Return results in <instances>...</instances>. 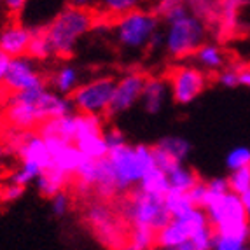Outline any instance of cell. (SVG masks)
Returning <instances> with one entry per match:
<instances>
[{
    "label": "cell",
    "instance_id": "obj_11",
    "mask_svg": "<svg viewBox=\"0 0 250 250\" xmlns=\"http://www.w3.org/2000/svg\"><path fill=\"white\" fill-rule=\"evenodd\" d=\"M42 86H47V83L42 72L39 70L37 63L28 56H18V58H11L7 75L0 89L5 95H16V93L32 91Z\"/></svg>",
    "mask_w": 250,
    "mask_h": 250
},
{
    "label": "cell",
    "instance_id": "obj_35",
    "mask_svg": "<svg viewBox=\"0 0 250 250\" xmlns=\"http://www.w3.org/2000/svg\"><path fill=\"white\" fill-rule=\"evenodd\" d=\"M238 75H240V67H231L228 65L217 74V83L224 86V88H238Z\"/></svg>",
    "mask_w": 250,
    "mask_h": 250
},
{
    "label": "cell",
    "instance_id": "obj_29",
    "mask_svg": "<svg viewBox=\"0 0 250 250\" xmlns=\"http://www.w3.org/2000/svg\"><path fill=\"white\" fill-rule=\"evenodd\" d=\"M228 184H229V191L242 196L243 192L250 189V167L238 168L233 170L228 177Z\"/></svg>",
    "mask_w": 250,
    "mask_h": 250
},
{
    "label": "cell",
    "instance_id": "obj_28",
    "mask_svg": "<svg viewBox=\"0 0 250 250\" xmlns=\"http://www.w3.org/2000/svg\"><path fill=\"white\" fill-rule=\"evenodd\" d=\"M184 2H186V5H188L192 14L201 18L208 26L213 25L219 0H184Z\"/></svg>",
    "mask_w": 250,
    "mask_h": 250
},
{
    "label": "cell",
    "instance_id": "obj_12",
    "mask_svg": "<svg viewBox=\"0 0 250 250\" xmlns=\"http://www.w3.org/2000/svg\"><path fill=\"white\" fill-rule=\"evenodd\" d=\"M147 74L142 70H126L119 77H116V86H114L112 104L108 108V117H117L126 114L128 110L140 104L146 84Z\"/></svg>",
    "mask_w": 250,
    "mask_h": 250
},
{
    "label": "cell",
    "instance_id": "obj_37",
    "mask_svg": "<svg viewBox=\"0 0 250 250\" xmlns=\"http://www.w3.org/2000/svg\"><path fill=\"white\" fill-rule=\"evenodd\" d=\"M25 194V188L23 186H18V184L9 182L2 191H0V200L5 201V203H14L21 196Z\"/></svg>",
    "mask_w": 250,
    "mask_h": 250
},
{
    "label": "cell",
    "instance_id": "obj_27",
    "mask_svg": "<svg viewBox=\"0 0 250 250\" xmlns=\"http://www.w3.org/2000/svg\"><path fill=\"white\" fill-rule=\"evenodd\" d=\"M165 207H167L171 219H179V217L188 215L192 208H198V207L192 205L188 192H175V191H170L165 196Z\"/></svg>",
    "mask_w": 250,
    "mask_h": 250
},
{
    "label": "cell",
    "instance_id": "obj_40",
    "mask_svg": "<svg viewBox=\"0 0 250 250\" xmlns=\"http://www.w3.org/2000/svg\"><path fill=\"white\" fill-rule=\"evenodd\" d=\"M70 7L84 9V11H96L98 0H67Z\"/></svg>",
    "mask_w": 250,
    "mask_h": 250
},
{
    "label": "cell",
    "instance_id": "obj_21",
    "mask_svg": "<svg viewBox=\"0 0 250 250\" xmlns=\"http://www.w3.org/2000/svg\"><path fill=\"white\" fill-rule=\"evenodd\" d=\"M68 184H70V179L67 175H63V173L53 170V168H46L44 173L35 180V188L42 196L51 200L54 194L65 191Z\"/></svg>",
    "mask_w": 250,
    "mask_h": 250
},
{
    "label": "cell",
    "instance_id": "obj_22",
    "mask_svg": "<svg viewBox=\"0 0 250 250\" xmlns=\"http://www.w3.org/2000/svg\"><path fill=\"white\" fill-rule=\"evenodd\" d=\"M168 177V184H170V191H175V192H189L196 182L198 179L196 171L189 168L186 163H180L177 165L175 168H171L170 171L167 173Z\"/></svg>",
    "mask_w": 250,
    "mask_h": 250
},
{
    "label": "cell",
    "instance_id": "obj_26",
    "mask_svg": "<svg viewBox=\"0 0 250 250\" xmlns=\"http://www.w3.org/2000/svg\"><path fill=\"white\" fill-rule=\"evenodd\" d=\"M156 247V231L149 228H131L123 250H152Z\"/></svg>",
    "mask_w": 250,
    "mask_h": 250
},
{
    "label": "cell",
    "instance_id": "obj_20",
    "mask_svg": "<svg viewBox=\"0 0 250 250\" xmlns=\"http://www.w3.org/2000/svg\"><path fill=\"white\" fill-rule=\"evenodd\" d=\"M147 2L149 0H98V7L95 13L102 21L110 23L125 14L146 7Z\"/></svg>",
    "mask_w": 250,
    "mask_h": 250
},
{
    "label": "cell",
    "instance_id": "obj_25",
    "mask_svg": "<svg viewBox=\"0 0 250 250\" xmlns=\"http://www.w3.org/2000/svg\"><path fill=\"white\" fill-rule=\"evenodd\" d=\"M154 147L179 163H186V159L191 154V144L184 137H165Z\"/></svg>",
    "mask_w": 250,
    "mask_h": 250
},
{
    "label": "cell",
    "instance_id": "obj_41",
    "mask_svg": "<svg viewBox=\"0 0 250 250\" xmlns=\"http://www.w3.org/2000/svg\"><path fill=\"white\" fill-rule=\"evenodd\" d=\"M238 86H243V88H247L250 91V67H240Z\"/></svg>",
    "mask_w": 250,
    "mask_h": 250
},
{
    "label": "cell",
    "instance_id": "obj_19",
    "mask_svg": "<svg viewBox=\"0 0 250 250\" xmlns=\"http://www.w3.org/2000/svg\"><path fill=\"white\" fill-rule=\"evenodd\" d=\"M245 4L247 0H219L213 26L217 28L221 37L233 34L234 30L238 28L240 13H242V9Z\"/></svg>",
    "mask_w": 250,
    "mask_h": 250
},
{
    "label": "cell",
    "instance_id": "obj_34",
    "mask_svg": "<svg viewBox=\"0 0 250 250\" xmlns=\"http://www.w3.org/2000/svg\"><path fill=\"white\" fill-rule=\"evenodd\" d=\"M70 207H72V198L67 191H62L51 198V210H53V213L56 217L67 215L70 212Z\"/></svg>",
    "mask_w": 250,
    "mask_h": 250
},
{
    "label": "cell",
    "instance_id": "obj_24",
    "mask_svg": "<svg viewBox=\"0 0 250 250\" xmlns=\"http://www.w3.org/2000/svg\"><path fill=\"white\" fill-rule=\"evenodd\" d=\"M138 191L147 192V194H154V196L165 198L170 192V184H168V177L163 170L154 167L150 171H147L146 177L138 184Z\"/></svg>",
    "mask_w": 250,
    "mask_h": 250
},
{
    "label": "cell",
    "instance_id": "obj_42",
    "mask_svg": "<svg viewBox=\"0 0 250 250\" xmlns=\"http://www.w3.org/2000/svg\"><path fill=\"white\" fill-rule=\"evenodd\" d=\"M9 63H11V58H9L7 54H4L2 51H0V86H2V83H4L5 75H7Z\"/></svg>",
    "mask_w": 250,
    "mask_h": 250
},
{
    "label": "cell",
    "instance_id": "obj_32",
    "mask_svg": "<svg viewBox=\"0 0 250 250\" xmlns=\"http://www.w3.org/2000/svg\"><path fill=\"white\" fill-rule=\"evenodd\" d=\"M247 240L234 236H224V234L213 233V247L212 250H247Z\"/></svg>",
    "mask_w": 250,
    "mask_h": 250
},
{
    "label": "cell",
    "instance_id": "obj_18",
    "mask_svg": "<svg viewBox=\"0 0 250 250\" xmlns=\"http://www.w3.org/2000/svg\"><path fill=\"white\" fill-rule=\"evenodd\" d=\"M81 83H83V74H81L79 67H75L70 62L60 63L58 67L51 72L49 79H47V86L53 91H56L62 96H67V98L79 88Z\"/></svg>",
    "mask_w": 250,
    "mask_h": 250
},
{
    "label": "cell",
    "instance_id": "obj_8",
    "mask_svg": "<svg viewBox=\"0 0 250 250\" xmlns=\"http://www.w3.org/2000/svg\"><path fill=\"white\" fill-rule=\"evenodd\" d=\"M114 86H116V77L112 75H96L93 79L83 81L79 88L68 96L74 112L107 117L112 104Z\"/></svg>",
    "mask_w": 250,
    "mask_h": 250
},
{
    "label": "cell",
    "instance_id": "obj_1",
    "mask_svg": "<svg viewBox=\"0 0 250 250\" xmlns=\"http://www.w3.org/2000/svg\"><path fill=\"white\" fill-rule=\"evenodd\" d=\"M4 104L7 128L20 131H34L42 123L74 112L70 98L58 95L49 86L32 91L7 95Z\"/></svg>",
    "mask_w": 250,
    "mask_h": 250
},
{
    "label": "cell",
    "instance_id": "obj_17",
    "mask_svg": "<svg viewBox=\"0 0 250 250\" xmlns=\"http://www.w3.org/2000/svg\"><path fill=\"white\" fill-rule=\"evenodd\" d=\"M192 63L200 67L207 74H219L222 68L228 67V53L224 51V47L215 41H207L203 42L194 54L191 56Z\"/></svg>",
    "mask_w": 250,
    "mask_h": 250
},
{
    "label": "cell",
    "instance_id": "obj_7",
    "mask_svg": "<svg viewBox=\"0 0 250 250\" xmlns=\"http://www.w3.org/2000/svg\"><path fill=\"white\" fill-rule=\"evenodd\" d=\"M121 215L131 228H149L158 233L171 221L165 207V198L133 189L121 205Z\"/></svg>",
    "mask_w": 250,
    "mask_h": 250
},
{
    "label": "cell",
    "instance_id": "obj_33",
    "mask_svg": "<svg viewBox=\"0 0 250 250\" xmlns=\"http://www.w3.org/2000/svg\"><path fill=\"white\" fill-rule=\"evenodd\" d=\"M189 242L192 243L194 250H212L213 247V229L210 226L200 229L198 233H194L191 236Z\"/></svg>",
    "mask_w": 250,
    "mask_h": 250
},
{
    "label": "cell",
    "instance_id": "obj_6",
    "mask_svg": "<svg viewBox=\"0 0 250 250\" xmlns=\"http://www.w3.org/2000/svg\"><path fill=\"white\" fill-rule=\"evenodd\" d=\"M203 210L215 234L242 238L247 242L250 240V219L238 194L229 191Z\"/></svg>",
    "mask_w": 250,
    "mask_h": 250
},
{
    "label": "cell",
    "instance_id": "obj_4",
    "mask_svg": "<svg viewBox=\"0 0 250 250\" xmlns=\"http://www.w3.org/2000/svg\"><path fill=\"white\" fill-rule=\"evenodd\" d=\"M107 161L112 170L117 194H128L137 189L147 171L156 167L154 150L147 144H126L119 149L108 150Z\"/></svg>",
    "mask_w": 250,
    "mask_h": 250
},
{
    "label": "cell",
    "instance_id": "obj_16",
    "mask_svg": "<svg viewBox=\"0 0 250 250\" xmlns=\"http://www.w3.org/2000/svg\"><path fill=\"white\" fill-rule=\"evenodd\" d=\"M171 98L170 86L165 75H147L140 105L147 114H159Z\"/></svg>",
    "mask_w": 250,
    "mask_h": 250
},
{
    "label": "cell",
    "instance_id": "obj_39",
    "mask_svg": "<svg viewBox=\"0 0 250 250\" xmlns=\"http://www.w3.org/2000/svg\"><path fill=\"white\" fill-rule=\"evenodd\" d=\"M28 2L30 0H0V5L11 16H20L25 11L26 5H28Z\"/></svg>",
    "mask_w": 250,
    "mask_h": 250
},
{
    "label": "cell",
    "instance_id": "obj_36",
    "mask_svg": "<svg viewBox=\"0 0 250 250\" xmlns=\"http://www.w3.org/2000/svg\"><path fill=\"white\" fill-rule=\"evenodd\" d=\"M104 137H105V144H107V149L108 150L119 149V147H123V146H126V144H128L125 133H123L119 128H116V126L105 129Z\"/></svg>",
    "mask_w": 250,
    "mask_h": 250
},
{
    "label": "cell",
    "instance_id": "obj_38",
    "mask_svg": "<svg viewBox=\"0 0 250 250\" xmlns=\"http://www.w3.org/2000/svg\"><path fill=\"white\" fill-rule=\"evenodd\" d=\"M189 198H191L192 205L198 207V208H205V201H207V182L203 180H198L196 186L188 192Z\"/></svg>",
    "mask_w": 250,
    "mask_h": 250
},
{
    "label": "cell",
    "instance_id": "obj_9",
    "mask_svg": "<svg viewBox=\"0 0 250 250\" xmlns=\"http://www.w3.org/2000/svg\"><path fill=\"white\" fill-rule=\"evenodd\" d=\"M171 100L179 105L196 102L210 84V75L192 62H179L167 72Z\"/></svg>",
    "mask_w": 250,
    "mask_h": 250
},
{
    "label": "cell",
    "instance_id": "obj_13",
    "mask_svg": "<svg viewBox=\"0 0 250 250\" xmlns=\"http://www.w3.org/2000/svg\"><path fill=\"white\" fill-rule=\"evenodd\" d=\"M86 221L93 228L96 238L108 247H125L126 236H123L121 222L116 219L112 208L107 203H93L86 210Z\"/></svg>",
    "mask_w": 250,
    "mask_h": 250
},
{
    "label": "cell",
    "instance_id": "obj_14",
    "mask_svg": "<svg viewBox=\"0 0 250 250\" xmlns=\"http://www.w3.org/2000/svg\"><path fill=\"white\" fill-rule=\"evenodd\" d=\"M47 147H49L51 154V165L49 168L60 171L63 175H67L68 179H74L81 165L84 163V156L74 144L63 142L58 138H46Z\"/></svg>",
    "mask_w": 250,
    "mask_h": 250
},
{
    "label": "cell",
    "instance_id": "obj_2",
    "mask_svg": "<svg viewBox=\"0 0 250 250\" xmlns=\"http://www.w3.org/2000/svg\"><path fill=\"white\" fill-rule=\"evenodd\" d=\"M163 23V51L175 62L191 58L194 51L208 41L210 26L201 18L192 14L186 4L161 18Z\"/></svg>",
    "mask_w": 250,
    "mask_h": 250
},
{
    "label": "cell",
    "instance_id": "obj_15",
    "mask_svg": "<svg viewBox=\"0 0 250 250\" xmlns=\"http://www.w3.org/2000/svg\"><path fill=\"white\" fill-rule=\"evenodd\" d=\"M30 39H32V28L21 21H9L7 25L0 28V51L7 54L9 58L26 56Z\"/></svg>",
    "mask_w": 250,
    "mask_h": 250
},
{
    "label": "cell",
    "instance_id": "obj_31",
    "mask_svg": "<svg viewBox=\"0 0 250 250\" xmlns=\"http://www.w3.org/2000/svg\"><path fill=\"white\" fill-rule=\"evenodd\" d=\"M228 192H229L228 179H224V177H213V179L207 180V201H205V208L212 201L219 200V198L228 194Z\"/></svg>",
    "mask_w": 250,
    "mask_h": 250
},
{
    "label": "cell",
    "instance_id": "obj_5",
    "mask_svg": "<svg viewBox=\"0 0 250 250\" xmlns=\"http://www.w3.org/2000/svg\"><path fill=\"white\" fill-rule=\"evenodd\" d=\"M110 26L121 53L142 54L149 51L152 37L163 28V23L154 9L142 7L110 21Z\"/></svg>",
    "mask_w": 250,
    "mask_h": 250
},
{
    "label": "cell",
    "instance_id": "obj_30",
    "mask_svg": "<svg viewBox=\"0 0 250 250\" xmlns=\"http://www.w3.org/2000/svg\"><path fill=\"white\" fill-rule=\"evenodd\" d=\"M226 167L229 168V171L250 167V147L247 146L233 147L228 152V156H226Z\"/></svg>",
    "mask_w": 250,
    "mask_h": 250
},
{
    "label": "cell",
    "instance_id": "obj_44",
    "mask_svg": "<svg viewBox=\"0 0 250 250\" xmlns=\"http://www.w3.org/2000/svg\"><path fill=\"white\" fill-rule=\"evenodd\" d=\"M240 198H242V203H243V207H245V212H247V215H249V219H250V189L247 192H243Z\"/></svg>",
    "mask_w": 250,
    "mask_h": 250
},
{
    "label": "cell",
    "instance_id": "obj_43",
    "mask_svg": "<svg viewBox=\"0 0 250 250\" xmlns=\"http://www.w3.org/2000/svg\"><path fill=\"white\" fill-rule=\"evenodd\" d=\"M7 129V121H5V110H4V104L0 102V138L4 135V131Z\"/></svg>",
    "mask_w": 250,
    "mask_h": 250
},
{
    "label": "cell",
    "instance_id": "obj_3",
    "mask_svg": "<svg viewBox=\"0 0 250 250\" xmlns=\"http://www.w3.org/2000/svg\"><path fill=\"white\" fill-rule=\"evenodd\" d=\"M98 14L95 11H84L77 7H63L56 16L44 26L47 41L51 44L53 58L68 62L74 56L81 39L98 26Z\"/></svg>",
    "mask_w": 250,
    "mask_h": 250
},
{
    "label": "cell",
    "instance_id": "obj_23",
    "mask_svg": "<svg viewBox=\"0 0 250 250\" xmlns=\"http://www.w3.org/2000/svg\"><path fill=\"white\" fill-rule=\"evenodd\" d=\"M26 56H28L30 60H34L35 63L47 62L49 58H53V51H51V44H49V41H47L44 26H35V28H32V39H30Z\"/></svg>",
    "mask_w": 250,
    "mask_h": 250
},
{
    "label": "cell",
    "instance_id": "obj_10",
    "mask_svg": "<svg viewBox=\"0 0 250 250\" xmlns=\"http://www.w3.org/2000/svg\"><path fill=\"white\" fill-rule=\"evenodd\" d=\"M208 219L203 208H192L188 215L171 219L167 226H163L161 229L156 233V247L161 250H170L175 247L182 245L184 242L191 240L194 233L207 228Z\"/></svg>",
    "mask_w": 250,
    "mask_h": 250
}]
</instances>
